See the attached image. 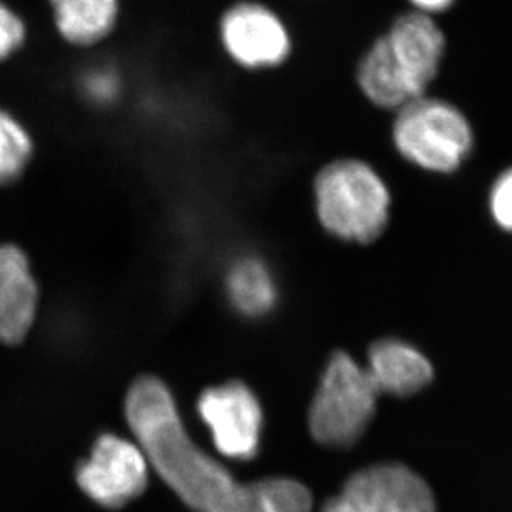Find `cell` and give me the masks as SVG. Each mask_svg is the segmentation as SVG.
Returning <instances> with one entry per match:
<instances>
[{
  "label": "cell",
  "mask_w": 512,
  "mask_h": 512,
  "mask_svg": "<svg viewBox=\"0 0 512 512\" xmlns=\"http://www.w3.org/2000/svg\"><path fill=\"white\" fill-rule=\"evenodd\" d=\"M125 416L148 468L193 511L212 512L237 481L188 436L170 389L157 376H140L125 398Z\"/></svg>",
  "instance_id": "6da1fadb"
},
{
  "label": "cell",
  "mask_w": 512,
  "mask_h": 512,
  "mask_svg": "<svg viewBox=\"0 0 512 512\" xmlns=\"http://www.w3.org/2000/svg\"><path fill=\"white\" fill-rule=\"evenodd\" d=\"M444 47L443 30L428 14L401 15L361 59V92L381 109H401L423 97L438 74Z\"/></svg>",
  "instance_id": "7a4b0ae2"
},
{
  "label": "cell",
  "mask_w": 512,
  "mask_h": 512,
  "mask_svg": "<svg viewBox=\"0 0 512 512\" xmlns=\"http://www.w3.org/2000/svg\"><path fill=\"white\" fill-rule=\"evenodd\" d=\"M315 197L321 225L346 242H375L388 225V188L368 163L326 165L316 177Z\"/></svg>",
  "instance_id": "3957f363"
},
{
  "label": "cell",
  "mask_w": 512,
  "mask_h": 512,
  "mask_svg": "<svg viewBox=\"0 0 512 512\" xmlns=\"http://www.w3.org/2000/svg\"><path fill=\"white\" fill-rule=\"evenodd\" d=\"M380 394L365 366L338 351L328 361L311 403V436L321 446L350 448L375 418Z\"/></svg>",
  "instance_id": "277c9868"
},
{
  "label": "cell",
  "mask_w": 512,
  "mask_h": 512,
  "mask_svg": "<svg viewBox=\"0 0 512 512\" xmlns=\"http://www.w3.org/2000/svg\"><path fill=\"white\" fill-rule=\"evenodd\" d=\"M394 145L406 160L429 170L449 173L473 148V130L454 105L426 95L398 109Z\"/></svg>",
  "instance_id": "5b68a950"
},
{
  "label": "cell",
  "mask_w": 512,
  "mask_h": 512,
  "mask_svg": "<svg viewBox=\"0 0 512 512\" xmlns=\"http://www.w3.org/2000/svg\"><path fill=\"white\" fill-rule=\"evenodd\" d=\"M218 39L228 57L247 70L276 69L293 52L285 20L256 0H240L223 12Z\"/></svg>",
  "instance_id": "8992f818"
},
{
  "label": "cell",
  "mask_w": 512,
  "mask_h": 512,
  "mask_svg": "<svg viewBox=\"0 0 512 512\" xmlns=\"http://www.w3.org/2000/svg\"><path fill=\"white\" fill-rule=\"evenodd\" d=\"M429 484L399 463L375 464L353 474L323 512H436Z\"/></svg>",
  "instance_id": "52a82bcc"
},
{
  "label": "cell",
  "mask_w": 512,
  "mask_h": 512,
  "mask_svg": "<svg viewBox=\"0 0 512 512\" xmlns=\"http://www.w3.org/2000/svg\"><path fill=\"white\" fill-rule=\"evenodd\" d=\"M77 484L102 508H124L147 488V459L137 443L104 434L77 469Z\"/></svg>",
  "instance_id": "ba28073f"
},
{
  "label": "cell",
  "mask_w": 512,
  "mask_h": 512,
  "mask_svg": "<svg viewBox=\"0 0 512 512\" xmlns=\"http://www.w3.org/2000/svg\"><path fill=\"white\" fill-rule=\"evenodd\" d=\"M198 414L207 424L218 453L247 461L260 446L263 411L255 393L242 381H228L203 391Z\"/></svg>",
  "instance_id": "9c48e42d"
},
{
  "label": "cell",
  "mask_w": 512,
  "mask_h": 512,
  "mask_svg": "<svg viewBox=\"0 0 512 512\" xmlns=\"http://www.w3.org/2000/svg\"><path fill=\"white\" fill-rule=\"evenodd\" d=\"M39 311V286L29 258L15 245H0V343L19 345Z\"/></svg>",
  "instance_id": "30bf717a"
},
{
  "label": "cell",
  "mask_w": 512,
  "mask_h": 512,
  "mask_svg": "<svg viewBox=\"0 0 512 512\" xmlns=\"http://www.w3.org/2000/svg\"><path fill=\"white\" fill-rule=\"evenodd\" d=\"M366 371L380 393L413 396L433 381V365L428 358L401 340L376 341L368 351Z\"/></svg>",
  "instance_id": "8fae6325"
},
{
  "label": "cell",
  "mask_w": 512,
  "mask_h": 512,
  "mask_svg": "<svg viewBox=\"0 0 512 512\" xmlns=\"http://www.w3.org/2000/svg\"><path fill=\"white\" fill-rule=\"evenodd\" d=\"M55 29L67 44L89 49L114 34L120 20V0H47Z\"/></svg>",
  "instance_id": "7c38bea8"
},
{
  "label": "cell",
  "mask_w": 512,
  "mask_h": 512,
  "mask_svg": "<svg viewBox=\"0 0 512 512\" xmlns=\"http://www.w3.org/2000/svg\"><path fill=\"white\" fill-rule=\"evenodd\" d=\"M313 496L306 486L288 478L237 484L212 512H311Z\"/></svg>",
  "instance_id": "4fadbf2b"
},
{
  "label": "cell",
  "mask_w": 512,
  "mask_h": 512,
  "mask_svg": "<svg viewBox=\"0 0 512 512\" xmlns=\"http://www.w3.org/2000/svg\"><path fill=\"white\" fill-rule=\"evenodd\" d=\"M228 296L243 315L261 316L275 306L276 286L270 270L258 258H243L228 273Z\"/></svg>",
  "instance_id": "5bb4252c"
},
{
  "label": "cell",
  "mask_w": 512,
  "mask_h": 512,
  "mask_svg": "<svg viewBox=\"0 0 512 512\" xmlns=\"http://www.w3.org/2000/svg\"><path fill=\"white\" fill-rule=\"evenodd\" d=\"M32 138L14 115L0 109V185L17 180L32 157Z\"/></svg>",
  "instance_id": "9a60e30c"
},
{
  "label": "cell",
  "mask_w": 512,
  "mask_h": 512,
  "mask_svg": "<svg viewBox=\"0 0 512 512\" xmlns=\"http://www.w3.org/2000/svg\"><path fill=\"white\" fill-rule=\"evenodd\" d=\"M27 42V24L22 15L0 0V62L14 57Z\"/></svg>",
  "instance_id": "2e32d148"
},
{
  "label": "cell",
  "mask_w": 512,
  "mask_h": 512,
  "mask_svg": "<svg viewBox=\"0 0 512 512\" xmlns=\"http://www.w3.org/2000/svg\"><path fill=\"white\" fill-rule=\"evenodd\" d=\"M489 205L499 227L512 232V168L494 183Z\"/></svg>",
  "instance_id": "e0dca14e"
},
{
  "label": "cell",
  "mask_w": 512,
  "mask_h": 512,
  "mask_svg": "<svg viewBox=\"0 0 512 512\" xmlns=\"http://www.w3.org/2000/svg\"><path fill=\"white\" fill-rule=\"evenodd\" d=\"M411 4L416 5L418 12L429 15L449 9L454 4V0H411Z\"/></svg>",
  "instance_id": "ac0fdd59"
}]
</instances>
